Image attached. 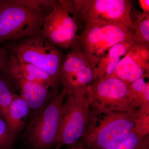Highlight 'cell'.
<instances>
[{
    "label": "cell",
    "mask_w": 149,
    "mask_h": 149,
    "mask_svg": "<svg viewBox=\"0 0 149 149\" xmlns=\"http://www.w3.org/2000/svg\"><path fill=\"white\" fill-rule=\"evenodd\" d=\"M50 9L29 6L20 0L1 1L0 43L40 35Z\"/></svg>",
    "instance_id": "cell-1"
},
{
    "label": "cell",
    "mask_w": 149,
    "mask_h": 149,
    "mask_svg": "<svg viewBox=\"0 0 149 149\" xmlns=\"http://www.w3.org/2000/svg\"><path fill=\"white\" fill-rule=\"evenodd\" d=\"M79 20L71 0H53L40 35L57 47L70 49L80 46Z\"/></svg>",
    "instance_id": "cell-2"
},
{
    "label": "cell",
    "mask_w": 149,
    "mask_h": 149,
    "mask_svg": "<svg viewBox=\"0 0 149 149\" xmlns=\"http://www.w3.org/2000/svg\"><path fill=\"white\" fill-rule=\"evenodd\" d=\"M137 111L108 112L102 113V117L98 119L89 116L96 118H93V123L86 127L80 145L84 149L107 148L136 128L138 119Z\"/></svg>",
    "instance_id": "cell-3"
},
{
    "label": "cell",
    "mask_w": 149,
    "mask_h": 149,
    "mask_svg": "<svg viewBox=\"0 0 149 149\" xmlns=\"http://www.w3.org/2000/svg\"><path fill=\"white\" fill-rule=\"evenodd\" d=\"M133 29L123 24L112 23L85 26L78 41L93 71L116 44L132 41Z\"/></svg>",
    "instance_id": "cell-4"
},
{
    "label": "cell",
    "mask_w": 149,
    "mask_h": 149,
    "mask_svg": "<svg viewBox=\"0 0 149 149\" xmlns=\"http://www.w3.org/2000/svg\"><path fill=\"white\" fill-rule=\"evenodd\" d=\"M67 93H56L25 131L30 149H54L61 125L63 109Z\"/></svg>",
    "instance_id": "cell-5"
},
{
    "label": "cell",
    "mask_w": 149,
    "mask_h": 149,
    "mask_svg": "<svg viewBox=\"0 0 149 149\" xmlns=\"http://www.w3.org/2000/svg\"><path fill=\"white\" fill-rule=\"evenodd\" d=\"M87 95L90 115L110 111L134 113L139 109L128 97V85L115 77L94 80L87 90Z\"/></svg>",
    "instance_id": "cell-6"
},
{
    "label": "cell",
    "mask_w": 149,
    "mask_h": 149,
    "mask_svg": "<svg viewBox=\"0 0 149 149\" xmlns=\"http://www.w3.org/2000/svg\"><path fill=\"white\" fill-rule=\"evenodd\" d=\"M8 52L19 62L31 63L45 70L56 83L60 84L62 54L58 48L40 35L15 42Z\"/></svg>",
    "instance_id": "cell-7"
},
{
    "label": "cell",
    "mask_w": 149,
    "mask_h": 149,
    "mask_svg": "<svg viewBox=\"0 0 149 149\" xmlns=\"http://www.w3.org/2000/svg\"><path fill=\"white\" fill-rule=\"evenodd\" d=\"M77 16L85 26L117 23L132 29L129 0H71Z\"/></svg>",
    "instance_id": "cell-8"
},
{
    "label": "cell",
    "mask_w": 149,
    "mask_h": 149,
    "mask_svg": "<svg viewBox=\"0 0 149 149\" xmlns=\"http://www.w3.org/2000/svg\"><path fill=\"white\" fill-rule=\"evenodd\" d=\"M88 89L67 94L58 138L54 149L75 145L84 136L90 114Z\"/></svg>",
    "instance_id": "cell-9"
},
{
    "label": "cell",
    "mask_w": 149,
    "mask_h": 149,
    "mask_svg": "<svg viewBox=\"0 0 149 149\" xmlns=\"http://www.w3.org/2000/svg\"><path fill=\"white\" fill-rule=\"evenodd\" d=\"M63 90L74 93L88 89L94 81V73L80 46L72 48L63 58L60 74Z\"/></svg>",
    "instance_id": "cell-10"
},
{
    "label": "cell",
    "mask_w": 149,
    "mask_h": 149,
    "mask_svg": "<svg viewBox=\"0 0 149 149\" xmlns=\"http://www.w3.org/2000/svg\"><path fill=\"white\" fill-rule=\"evenodd\" d=\"M149 47L133 43L129 52L118 65L114 75L127 85L149 77Z\"/></svg>",
    "instance_id": "cell-11"
},
{
    "label": "cell",
    "mask_w": 149,
    "mask_h": 149,
    "mask_svg": "<svg viewBox=\"0 0 149 149\" xmlns=\"http://www.w3.org/2000/svg\"><path fill=\"white\" fill-rule=\"evenodd\" d=\"M8 52V60L5 74L11 78H21L55 90L58 86L47 72L36 65L20 63L16 58Z\"/></svg>",
    "instance_id": "cell-12"
},
{
    "label": "cell",
    "mask_w": 149,
    "mask_h": 149,
    "mask_svg": "<svg viewBox=\"0 0 149 149\" xmlns=\"http://www.w3.org/2000/svg\"><path fill=\"white\" fill-rule=\"evenodd\" d=\"M17 86L20 97L27 102L29 109L37 110L49 101V89L35 82L21 78H11Z\"/></svg>",
    "instance_id": "cell-13"
},
{
    "label": "cell",
    "mask_w": 149,
    "mask_h": 149,
    "mask_svg": "<svg viewBox=\"0 0 149 149\" xmlns=\"http://www.w3.org/2000/svg\"><path fill=\"white\" fill-rule=\"evenodd\" d=\"M133 43L132 41H124L113 46L93 70L94 80L102 77H113L118 65L128 53Z\"/></svg>",
    "instance_id": "cell-14"
},
{
    "label": "cell",
    "mask_w": 149,
    "mask_h": 149,
    "mask_svg": "<svg viewBox=\"0 0 149 149\" xmlns=\"http://www.w3.org/2000/svg\"><path fill=\"white\" fill-rule=\"evenodd\" d=\"M29 108L20 96L13 95L6 121L15 136L17 137L24 128Z\"/></svg>",
    "instance_id": "cell-15"
},
{
    "label": "cell",
    "mask_w": 149,
    "mask_h": 149,
    "mask_svg": "<svg viewBox=\"0 0 149 149\" xmlns=\"http://www.w3.org/2000/svg\"><path fill=\"white\" fill-rule=\"evenodd\" d=\"M130 18L133 31L132 41L149 47V13L131 10Z\"/></svg>",
    "instance_id": "cell-16"
},
{
    "label": "cell",
    "mask_w": 149,
    "mask_h": 149,
    "mask_svg": "<svg viewBox=\"0 0 149 149\" xmlns=\"http://www.w3.org/2000/svg\"><path fill=\"white\" fill-rule=\"evenodd\" d=\"M143 77L128 85V96L138 109L149 110V83Z\"/></svg>",
    "instance_id": "cell-17"
},
{
    "label": "cell",
    "mask_w": 149,
    "mask_h": 149,
    "mask_svg": "<svg viewBox=\"0 0 149 149\" xmlns=\"http://www.w3.org/2000/svg\"><path fill=\"white\" fill-rule=\"evenodd\" d=\"M148 146V135L136 128L105 149H145Z\"/></svg>",
    "instance_id": "cell-18"
},
{
    "label": "cell",
    "mask_w": 149,
    "mask_h": 149,
    "mask_svg": "<svg viewBox=\"0 0 149 149\" xmlns=\"http://www.w3.org/2000/svg\"><path fill=\"white\" fill-rule=\"evenodd\" d=\"M16 137L5 120L0 115V149L12 148Z\"/></svg>",
    "instance_id": "cell-19"
},
{
    "label": "cell",
    "mask_w": 149,
    "mask_h": 149,
    "mask_svg": "<svg viewBox=\"0 0 149 149\" xmlns=\"http://www.w3.org/2000/svg\"><path fill=\"white\" fill-rule=\"evenodd\" d=\"M13 95L6 82L0 79V115L5 120Z\"/></svg>",
    "instance_id": "cell-20"
},
{
    "label": "cell",
    "mask_w": 149,
    "mask_h": 149,
    "mask_svg": "<svg viewBox=\"0 0 149 149\" xmlns=\"http://www.w3.org/2000/svg\"><path fill=\"white\" fill-rule=\"evenodd\" d=\"M8 60V52L5 48L0 47V72L5 73Z\"/></svg>",
    "instance_id": "cell-21"
},
{
    "label": "cell",
    "mask_w": 149,
    "mask_h": 149,
    "mask_svg": "<svg viewBox=\"0 0 149 149\" xmlns=\"http://www.w3.org/2000/svg\"><path fill=\"white\" fill-rule=\"evenodd\" d=\"M141 8L143 12L149 13V0H140L139 1Z\"/></svg>",
    "instance_id": "cell-22"
},
{
    "label": "cell",
    "mask_w": 149,
    "mask_h": 149,
    "mask_svg": "<svg viewBox=\"0 0 149 149\" xmlns=\"http://www.w3.org/2000/svg\"><path fill=\"white\" fill-rule=\"evenodd\" d=\"M67 149H84L79 143H77L73 146H70V148Z\"/></svg>",
    "instance_id": "cell-23"
},
{
    "label": "cell",
    "mask_w": 149,
    "mask_h": 149,
    "mask_svg": "<svg viewBox=\"0 0 149 149\" xmlns=\"http://www.w3.org/2000/svg\"><path fill=\"white\" fill-rule=\"evenodd\" d=\"M0 3H1V1H0Z\"/></svg>",
    "instance_id": "cell-24"
}]
</instances>
